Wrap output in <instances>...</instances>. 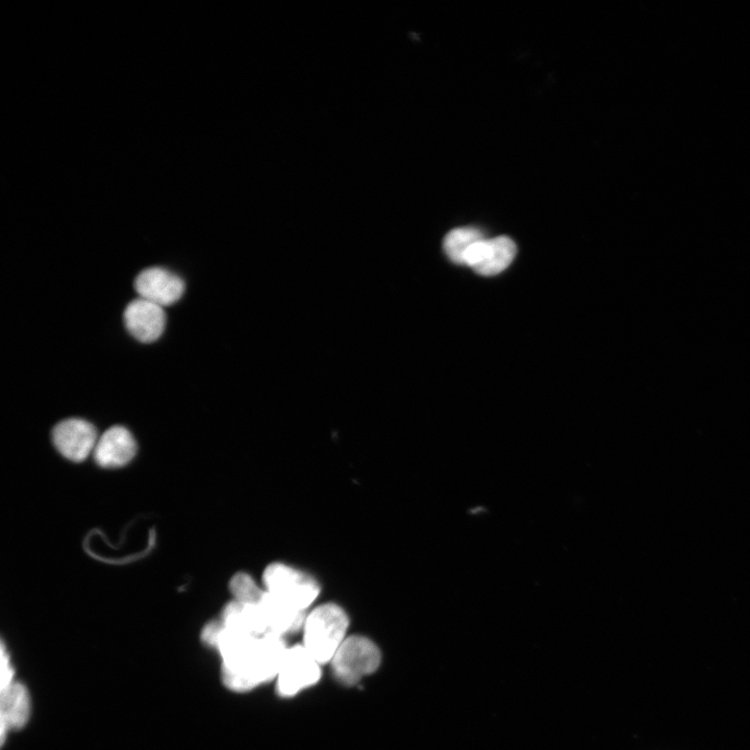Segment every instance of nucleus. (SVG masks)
<instances>
[{
  "instance_id": "9b49d317",
  "label": "nucleus",
  "mask_w": 750,
  "mask_h": 750,
  "mask_svg": "<svg viewBox=\"0 0 750 750\" xmlns=\"http://www.w3.org/2000/svg\"><path fill=\"white\" fill-rule=\"evenodd\" d=\"M31 712V696L23 684L15 681L12 685L0 689V723H2L3 742L9 732L20 730L27 725Z\"/></svg>"
},
{
  "instance_id": "20e7f679",
  "label": "nucleus",
  "mask_w": 750,
  "mask_h": 750,
  "mask_svg": "<svg viewBox=\"0 0 750 750\" xmlns=\"http://www.w3.org/2000/svg\"><path fill=\"white\" fill-rule=\"evenodd\" d=\"M382 660L380 649L363 636L347 637L331 661L337 680L355 685L377 671Z\"/></svg>"
},
{
  "instance_id": "423d86ee",
  "label": "nucleus",
  "mask_w": 750,
  "mask_h": 750,
  "mask_svg": "<svg viewBox=\"0 0 750 750\" xmlns=\"http://www.w3.org/2000/svg\"><path fill=\"white\" fill-rule=\"evenodd\" d=\"M53 441L64 458L83 462L94 452L98 437L90 422L72 418L56 425Z\"/></svg>"
},
{
  "instance_id": "2eb2a0df",
  "label": "nucleus",
  "mask_w": 750,
  "mask_h": 750,
  "mask_svg": "<svg viewBox=\"0 0 750 750\" xmlns=\"http://www.w3.org/2000/svg\"><path fill=\"white\" fill-rule=\"evenodd\" d=\"M230 589L236 602L242 604L257 605L261 602L266 591H263L256 581L246 573L234 575Z\"/></svg>"
},
{
  "instance_id": "1a4fd4ad",
  "label": "nucleus",
  "mask_w": 750,
  "mask_h": 750,
  "mask_svg": "<svg viewBox=\"0 0 750 750\" xmlns=\"http://www.w3.org/2000/svg\"><path fill=\"white\" fill-rule=\"evenodd\" d=\"M124 322L133 337L140 342L150 343L162 336L166 314L162 307L138 298L125 309Z\"/></svg>"
},
{
  "instance_id": "ddd939ff",
  "label": "nucleus",
  "mask_w": 750,
  "mask_h": 750,
  "mask_svg": "<svg viewBox=\"0 0 750 750\" xmlns=\"http://www.w3.org/2000/svg\"><path fill=\"white\" fill-rule=\"evenodd\" d=\"M220 620L230 630L258 637L268 634L259 604H242L233 600L225 606Z\"/></svg>"
},
{
  "instance_id": "f257e3e1",
  "label": "nucleus",
  "mask_w": 750,
  "mask_h": 750,
  "mask_svg": "<svg viewBox=\"0 0 750 750\" xmlns=\"http://www.w3.org/2000/svg\"><path fill=\"white\" fill-rule=\"evenodd\" d=\"M202 639L218 650L223 684L235 692L253 690L277 679L289 648L285 637L275 634L258 637L230 630L221 620L209 622Z\"/></svg>"
},
{
  "instance_id": "f03ea898",
  "label": "nucleus",
  "mask_w": 750,
  "mask_h": 750,
  "mask_svg": "<svg viewBox=\"0 0 750 750\" xmlns=\"http://www.w3.org/2000/svg\"><path fill=\"white\" fill-rule=\"evenodd\" d=\"M348 624V617L341 607L321 605L306 618L303 646L321 665L331 663L347 638Z\"/></svg>"
},
{
  "instance_id": "0eeeda50",
  "label": "nucleus",
  "mask_w": 750,
  "mask_h": 750,
  "mask_svg": "<svg viewBox=\"0 0 750 750\" xmlns=\"http://www.w3.org/2000/svg\"><path fill=\"white\" fill-rule=\"evenodd\" d=\"M516 253V244L507 236L485 238L471 247L466 257V265L485 277H492L506 270Z\"/></svg>"
},
{
  "instance_id": "39448f33",
  "label": "nucleus",
  "mask_w": 750,
  "mask_h": 750,
  "mask_svg": "<svg viewBox=\"0 0 750 750\" xmlns=\"http://www.w3.org/2000/svg\"><path fill=\"white\" fill-rule=\"evenodd\" d=\"M321 664L303 645L288 648L278 673L277 688L283 697H291L318 683Z\"/></svg>"
},
{
  "instance_id": "6e6552de",
  "label": "nucleus",
  "mask_w": 750,
  "mask_h": 750,
  "mask_svg": "<svg viewBox=\"0 0 750 750\" xmlns=\"http://www.w3.org/2000/svg\"><path fill=\"white\" fill-rule=\"evenodd\" d=\"M135 288L140 298L164 308L181 299L185 284L177 274L155 267L148 268L138 275Z\"/></svg>"
},
{
  "instance_id": "f8f14e48",
  "label": "nucleus",
  "mask_w": 750,
  "mask_h": 750,
  "mask_svg": "<svg viewBox=\"0 0 750 750\" xmlns=\"http://www.w3.org/2000/svg\"><path fill=\"white\" fill-rule=\"evenodd\" d=\"M266 591V590H265ZM268 634L285 637L303 630L306 612L298 610L267 591L259 603Z\"/></svg>"
},
{
  "instance_id": "7ed1b4c3",
  "label": "nucleus",
  "mask_w": 750,
  "mask_h": 750,
  "mask_svg": "<svg viewBox=\"0 0 750 750\" xmlns=\"http://www.w3.org/2000/svg\"><path fill=\"white\" fill-rule=\"evenodd\" d=\"M266 591L298 610L305 611L320 593L310 575L283 563L269 565L263 574Z\"/></svg>"
},
{
  "instance_id": "9d476101",
  "label": "nucleus",
  "mask_w": 750,
  "mask_h": 750,
  "mask_svg": "<svg viewBox=\"0 0 750 750\" xmlns=\"http://www.w3.org/2000/svg\"><path fill=\"white\" fill-rule=\"evenodd\" d=\"M136 453L137 443L131 432L117 425L98 439L93 456L100 467L119 468L128 465Z\"/></svg>"
},
{
  "instance_id": "4468645a",
  "label": "nucleus",
  "mask_w": 750,
  "mask_h": 750,
  "mask_svg": "<svg viewBox=\"0 0 750 750\" xmlns=\"http://www.w3.org/2000/svg\"><path fill=\"white\" fill-rule=\"evenodd\" d=\"M485 239L483 233L475 228H460L449 232L443 242L448 259L458 265H466V257L474 244Z\"/></svg>"
}]
</instances>
